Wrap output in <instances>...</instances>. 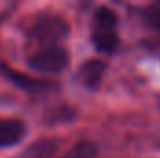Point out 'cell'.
Returning a JSON list of instances; mask_svg holds the SVG:
<instances>
[{
  "label": "cell",
  "mask_w": 160,
  "mask_h": 158,
  "mask_svg": "<svg viewBox=\"0 0 160 158\" xmlns=\"http://www.w3.org/2000/svg\"><path fill=\"white\" fill-rule=\"evenodd\" d=\"M2 69H4V73L13 80L15 84H19L21 87H24V89H28V91H41V89H47V87H50V86H52V84L43 82V80L28 78V77H24V75H21V73H17V71L8 69V67H2Z\"/></svg>",
  "instance_id": "cell-6"
},
{
  "label": "cell",
  "mask_w": 160,
  "mask_h": 158,
  "mask_svg": "<svg viewBox=\"0 0 160 158\" xmlns=\"http://www.w3.org/2000/svg\"><path fill=\"white\" fill-rule=\"evenodd\" d=\"M145 21H147L153 28H157L160 32V0H155V2L145 9Z\"/></svg>",
  "instance_id": "cell-8"
},
{
  "label": "cell",
  "mask_w": 160,
  "mask_h": 158,
  "mask_svg": "<svg viewBox=\"0 0 160 158\" xmlns=\"http://www.w3.org/2000/svg\"><path fill=\"white\" fill-rule=\"evenodd\" d=\"M93 43L101 52H114L118 47V15L102 6L95 11L93 19Z\"/></svg>",
  "instance_id": "cell-2"
},
{
  "label": "cell",
  "mask_w": 160,
  "mask_h": 158,
  "mask_svg": "<svg viewBox=\"0 0 160 158\" xmlns=\"http://www.w3.org/2000/svg\"><path fill=\"white\" fill-rule=\"evenodd\" d=\"M97 156V147L91 141H80L73 145L62 158H95Z\"/></svg>",
  "instance_id": "cell-7"
},
{
  "label": "cell",
  "mask_w": 160,
  "mask_h": 158,
  "mask_svg": "<svg viewBox=\"0 0 160 158\" xmlns=\"http://www.w3.org/2000/svg\"><path fill=\"white\" fill-rule=\"evenodd\" d=\"M69 26L60 15H45L39 17L32 28L28 30V39L32 45L45 48L52 45H60V41L67 37Z\"/></svg>",
  "instance_id": "cell-1"
},
{
  "label": "cell",
  "mask_w": 160,
  "mask_h": 158,
  "mask_svg": "<svg viewBox=\"0 0 160 158\" xmlns=\"http://www.w3.org/2000/svg\"><path fill=\"white\" fill-rule=\"evenodd\" d=\"M28 63L39 73H60L69 65V52L60 45L38 48V52L28 58Z\"/></svg>",
  "instance_id": "cell-3"
},
{
  "label": "cell",
  "mask_w": 160,
  "mask_h": 158,
  "mask_svg": "<svg viewBox=\"0 0 160 158\" xmlns=\"http://www.w3.org/2000/svg\"><path fill=\"white\" fill-rule=\"evenodd\" d=\"M26 134V126L21 119H0V147L19 143Z\"/></svg>",
  "instance_id": "cell-4"
},
{
  "label": "cell",
  "mask_w": 160,
  "mask_h": 158,
  "mask_svg": "<svg viewBox=\"0 0 160 158\" xmlns=\"http://www.w3.org/2000/svg\"><path fill=\"white\" fill-rule=\"evenodd\" d=\"M106 71V63L101 60H88L78 69V80L86 87H97Z\"/></svg>",
  "instance_id": "cell-5"
}]
</instances>
